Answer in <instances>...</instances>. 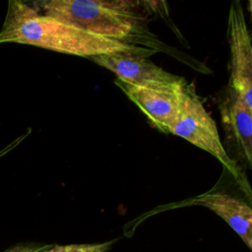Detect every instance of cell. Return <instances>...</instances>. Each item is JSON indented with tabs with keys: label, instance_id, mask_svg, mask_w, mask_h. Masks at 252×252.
Here are the masks:
<instances>
[{
	"label": "cell",
	"instance_id": "6da1fadb",
	"mask_svg": "<svg viewBox=\"0 0 252 252\" xmlns=\"http://www.w3.org/2000/svg\"><path fill=\"white\" fill-rule=\"evenodd\" d=\"M15 42L82 57L150 50L88 32L41 13L32 2L10 0L0 30V43ZM146 56V55H145Z\"/></svg>",
	"mask_w": 252,
	"mask_h": 252
},
{
	"label": "cell",
	"instance_id": "7a4b0ae2",
	"mask_svg": "<svg viewBox=\"0 0 252 252\" xmlns=\"http://www.w3.org/2000/svg\"><path fill=\"white\" fill-rule=\"evenodd\" d=\"M133 1L50 0L32 4L43 14L88 32L131 44L132 41L150 44L149 32L143 25Z\"/></svg>",
	"mask_w": 252,
	"mask_h": 252
},
{
	"label": "cell",
	"instance_id": "3957f363",
	"mask_svg": "<svg viewBox=\"0 0 252 252\" xmlns=\"http://www.w3.org/2000/svg\"><path fill=\"white\" fill-rule=\"evenodd\" d=\"M168 133L181 137L214 156L250 196L245 175L241 173L236 163L226 154L220 142L216 122L204 107L193 87H186L180 113Z\"/></svg>",
	"mask_w": 252,
	"mask_h": 252
},
{
	"label": "cell",
	"instance_id": "277c9868",
	"mask_svg": "<svg viewBox=\"0 0 252 252\" xmlns=\"http://www.w3.org/2000/svg\"><path fill=\"white\" fill-rule=\"evenodd\" d=\"M230 48V88L252 109V45L244 11L239 1L230 5L227 20Z\"/></svg>",
	"mask_w": 252,
	"mask_h": 252
},
{
	"label": "cell",
	"instance_id": "5b68a950",
	"mask_svg": "<svg viewBox=\"0 0 252 252\" xmlns=\"http://www.w3.org/2000/svg\"><path fill=\"white\" fill-rule=\"evenodd\" d=\"M94 63L108 69L116 79L143 88L174 89L186 85L184 78L164 71L145 55L118 52L91 57Z\"/></svg>",
	"mask_w": 252,
	"mask_h": 252
},
{
	"label": "cell",
	"instance_id": "8992f818",
	"mask_svg": "<svg viewBox=\"0 0 252 252\" xmlns=\"http://www.w3.org/2000/svg\"><path fill=\"white\" fill-rule=\"evenodd\" d=\"M114 83L157 129L168 134L180 113L187 85L174 89H151L131 85L118 79Z\"/></svg>",
	"mask_w": 252,
	"mask_h": 252
},
{
	"label": "cell",
	"instance_id": "52a82bcc",
	"mask_svg": "<svg viewBox=\"0 0 252 252\" xmlns=\"http://www.w3.org/2000/svg\"><path fill=\"white\" fill-rule=\"evenodd\" d=\"M213 211L220 217L252 249V210L242 200L224 192H210L188 202Z\"/></svg>",
	"mask_w": 252,
	"mask_h": 252
},
{
	"label": "cell",
	"instance_id": "ba28073f",
	"mask_svg": "<svg viewBox=\"0 0 252 252\" xmlns=\"http://www.w3.org/2000/svg\"><path fill=\"white\" fill-rule=\"evenodd\" d=\"M252 109L233 94L229 102L222 107L221 116L229 126L233 136L241 149L243 156L251 164L252 160Z\"/></svg>",
	"mask_w": 252,
	"mask_h": 252
},
{
	"label": "cell",
	"instance_id": "9c48e42d",
	"mask_svg": "<svg viewBox=\"0 0 252 252\" xmlns=\"http://www.w3.org/2000/svg\"><path fill=\"white\" fill-rule=\"evenodd\" d=\"M115 241L116 239L94 244H51L44 252H106Z\"/></svg>",
	"mask_w": 252,
	"mask_h": 252
},
{
	"label": "cell",
	"instance_id": "30bf717a",
	"mask_svg": "<svg viewBox=\"0 0 252 252\" xmlns=\"http://www.w3.org/2000/svg\"><path fill=\"white\" fill-rule=\"evenodd\" d=\"M51 244H42V243H19L14 246L9 247L3 252H44Z\"/></svg>",
	"mask_w": 252,
	"mask_h": 252
}]
</instances>
